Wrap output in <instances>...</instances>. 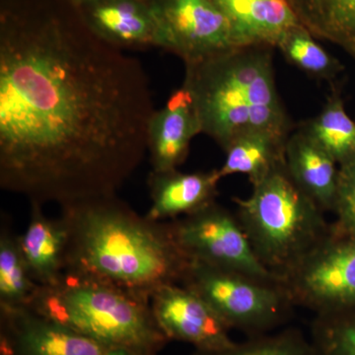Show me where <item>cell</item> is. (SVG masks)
<instances>
[{
	"label": "cell",
	"instance_id": "obj_1",
	"mask_svg": "<svg viewBox=\"0 0 355 355\" xmlns=\"http://www.w3.org/2000/svg\"><path fill=\"white\" fill-rule=\"evenodd\" d=\"M155 107L137 58L70 0H0V187L30 203L116 196L148 151Z\"/></svg>",
	"mask_w": 355,
	"mask_h": 355
},
{
	"label": "cell",
	"instance_id": "obj_2",
	"mask_svg": "<svg viewBox=\"0 0 355 355\" xmlns=\"http://www.w3.org/2000/svg\"><path fill=\"white\" fill-rule=\"evenodd\" d=\"M65 272L151 296L181 284L190 261L177 244L169 221L141 216L118 196L64 205Z\"/></svg>",
	"mask_w": 355,
	"mask_h": 355
},
{
	"label": "cell",
	"instance_id": "obj_3",
	"mask_svg": "<svg viewBox=\"0 0 355 355\" xmlns=\"http://www.w3.org/2000/svg\"><path fill=\"white\" fill-rule=\"evenodd\" d=\"M272 46L249 44L184 62L188 91L200 130L224 151L241 135L288 137L291 121L277 83Z\"/></svg>",
	"mask_w": 355,
	"mask_h": 355
},
{
	"label": "cell",
	"instance_id": "obj_4",
	"mask_svg": "<svg viewBox=\"0 0 355 355\" xmlns=\"http://www.w3.org/2000/svg\"><path fill=\"white\" fill-rule=\"evenodd\" d=\"M27 307L60 326L135 355H159L169 340L150 298L73 273L39 286Z\"/></svg>",
	"mask_w": 355,
	"mask_h": 355
},
{
	"label": "cell",
	"instance_id": "obj_5",
	"mask_svg": "<svg viewBox=\"0 0 355 355\" xmlns=\"http://www.w3.org/2000/svg\"><path fill=\"white\" fill-rule=\"evenodd\" d=\"M233 202L254 254L279 282L330 230L324 210L294 184L286 164Z\"/></svg>",
	"mask_w": 355,
	"mask_h": 355
},
{
	"label": "cell",
	"instance_id": "obj_6",
	"mask_svg": "<svg viewBox=\"0 0 355 355\" xmlns=\"http://www.w3.org/2000/svg\"><path fill=\"white\" fill-rule=\"evenodd\" d=\"M182 286L197 293L229 328L250 336L272 333L294 306L279 282L190 261Z\"/></svg>",
	"mask_w": 355,
	"mask_h": 355
},
{
	"label": "cell",
	"instance_id": "obj_7",
	"mask_svg": "<svg viewBox=\"0 0 355 355\" xmlns=\"http://www.w3.org/2000/svg\"><path fill=\"white\" fill-rule=\"evenodd\" d=\"M280 284L294 307L315 315L355 307V235L338 234L330 227Z\"/></svg>",
	"mask_w": 355,
	"mask_h": 355
},
{
	"label": "cell",
	"instance_id": "obj_8",
	"mask_svg": "<svg viewBox=\"0 0 355 355\" xmlns=\"http://www.w3.org/2000/svg\"><path fill=\"white\" fill-rule=\"evenodd\" d=\"M169 224L189 261L280 282L257 258L236 214L216 202Z\"/></svg>",
	"mask_w": 355,
	"mask_h": 355
},
{
	"label": "cell",
	"instance_id": "obj_9",
	"mask_svg": "<svg viewBox=\"0 0 355 355\" xmlns=\"http://www.w3.org/2000/svg\"><path fill=\"white\" fill-rule=\"evenodd\" d=\"M162 32L163 50L184 62L235 48L227 18L212 0H151Z\"/></svg>",
	"mask_w": 355,
	"mask_h": 355
},
{
	"label": "cell",
	"instance_id": "obj_10",
	"mask_svg": "<svg viewBox=\"0 0 355 355\" xmlns=\"http://www.w3.org/2000/svg\"><path fill=\"white\" fill-rule=\"evenodd\" d=\"M0 355H135L96 342L31 308L0 305Z\"/></svg>",
	"mask_w": 355,
	"mask_h": 355
},
{
	"label": "cell",
	"instance_id": "obj_11",
	"mask_svg": "<svg viewBox=\"0 0 355 355\" xmlns=\"http://www.w3.org/2000/svg\"><path fill=\"white\" fill-rule=\"evenodd\" d=\"M150 302L156 323L169 342L190 343L198 352H217L235 343L231 329L216 311L182 284L161 287Z\"/></svg>",
	"mask_w": 355,
	"mask_h": 355
},
{
	"label": "cell",
	"instance_id": "obj_12",
	"mask_svg": "<svg viewBox=\"0 0 355 355\" xmlns=\"http://www.w3.org/2000/svg\"><path fill=\"white\" fill-rule=\"evenodd\" d=\"M74 4L89 29L106 43L123 51L163 49L151 0H80Z\"/></svg>",
	"mask_w": 355,
	"mask_h": 355
},
{
	"label": "cell",
	"instance_id": "obj_13",
	"mask_svg": "<svg viewBox=\"0 0 355 355\" xmlns=\"http://www.w3.org/2000/svg\"><path fill=\"white\" fill-rule=\"evenodd\" d=\"M202 133L190 94L182 86L149 123L148 153L153 172L175 171L188 155L191 139Z\"/></svg>",
	"mask_w": 355,
	"mask_h": 355
},
{
	"label": "cell",
	"instance_id": "obj_14",
	"mask_svg": "<svg viewBox=\"0 0 355 355\" xmlns=\"http://www.w3.org/2000/svg\"><path fill=\"white\" fill-rule=\"evenodd\" d=\"M221 179L218 170L151 171L148 177L151 205L146 216L153 221L166 222L198 211L216 202Z\"/></svg>",
	"mask_w": 355,
	"mask_h": 355
},
{
	"label": "cell",
	"instance_id": "obj_15",
	"mask_svg": "<svg viewBox=\"0 0 355 355\" xmlns=\"http://www.w3.org/2000/svg\"><path fill=\"white\" fill-rule=\"evenodd\" d=\"M227 18L236 46L277 48L287 32L300 24L287 0H212Z\"/></svg>",
	"mask_w": 355,
	"mask_h": 355
},
{
	"label": "cell",
	"instance_id": "obj_16",
	"mask_svg": "<svg viewBox=\"0 0 355 355\" xmlns=\"http://www.w3.org/2000/svg\"><path fill=\"white\" fill-rule=\"evenodd\" d=\"M286 164L294 184L324 212H333L340 166L301 128L287 139Z\"/></svg>",
	"mask_w": 355,
	"mask_h": 355
},
{
	"label": "cell",
	"instance_id": "obj_17",
	"mask_svg": "<svg viewBox=\"0 0 355 355\" xmlns=\"http://www.w3.org/2000/svg\"><path fill=\"white\" fill-rule=\"evenodd\" d=\"M31 205V214L24 234L19 236L21 248L37 284L41 286L55 284L65 272L67 229L62 217L50 218L44 205Z\"/></svg>",
	"mask_w": 355,
	"mask_h": 355
},
{
	"label": "cell",
	"instance_id": "obj_18",
	"mask_svg": "<svg viewBox=\"0 0 355 355\" xmlns=\"http://www.w3.org/2000/svg\"><path fill=\"white\" fill-rule=\"evenodd\" d=\"M288 137L266 132L247 133L236 139L225 150L220 169L221 178L246 175L250 183H259L275 169L286 164V146Z\"/></svg>",
	"mask_w": 355,
	"mask_h": 355
},
{
	"label": "cell",
	"instance_id": "obj_19",
	"mask_svg": "<svg viewBox=\"0 0 355 355\" xmlns=\"http://www.w3.org/2000/svg\"><path fill=\"white\" fill-rule=\"evenodd\" d=\"M299 23L315 38L355 58V0H287Z\"/></svg>",
	"mask_w": 355,
	"mask_h": 355
},
{
	"label": "cell",
	"instance_id": "obj_20",
	"mask_svg": "<svg viewBox=\"0 0 355 355\" xmlns=\"http://www.w3.org/2000/svg\"><path fill=\"white\" fill-rule=\"evenodd\" d=\"M338 166L355 162V121L347 114L340 92L334 91L321 113L302 125Z\"/></svg>",
	"mask_w": 355,
	"mask_h": 355
},
{
	"label": "cell",
	"instance_id": "obj_21",
	"mask_svg": "<svg viewBox=\"0 0 355 355\" xmlns=\"http://www.w3.org/2000/svg\"><path fill=\"white\" fill-rule=\"evenodd\" d=\"M39 284L26 261L19 236L2 225L0 231V305L29 306Z\"/></svg>",
	"mask_w": 355,
	"mask_h": 355
},
{
	"label": "cell",
	"instance_id": "obj_22",
	"mask_svg": "<svg viewBox=\"0 0 355 355\" xmlns=\"http://www.w3.org/2000/svg\"><path fill=\"white\" fill-rule=\"evenodd\" d=\"M277 48L291 64L314 78L334 80L345 69L301 24L287 32Z\"/></svg>",
	"mask_w": 355,
	"mask_h": 355
},
{
	"label": "cell",
	"instance_id": "obj_23",
	"mask_svg": "<svg viewBox=\"0 0 355 355\" xmlns=\"http://www.w3.org/2000/svg\"><path fill=\"white\" fill-rule=\"evenodd\" d=\"M309 338L315 355H355V307L315 315Z\"/></svg>",
	"mask_w": 355,
	"mask_h": 355
},
{
	"label": "cell",
	"instance_id": "obj_24",
	"mask_svg": "<svg viewBox=\"0 0 355 355\" xmlns=\"http://www.w3.org/2000/svg\"><path fill=\"white\" fill-rule=\"evenodd\" d=\"M193 355H315L309 338L297 329H284L277 333L250 336L228 349L198 352Z\"/></svg>",
	"mask_w": 355,
	"mask_h": 355
},
{
	"label": "cell",
	"instance_id": "obj_25",
	"mask_svg": "<svg viewBox=\"0 0 355 355\" xmlns=\"http://www.w3.org/2000/svg\"><path fill=\"white\" fill-rule=\"evenodd\" d=\"M331 228L338 234L355 235V162L340 166Z\"/></svg>",
	"mask_w": 355,
	"mask_h": 355
},
{
	"label": "cell",
	"instance_id": "obj_26",
	"mask_svg": "<svg viewBox=\"0 0 355 355\" xmlns=\"http://www.w3.org/2000/svg\"><path fill=\"white\" fill-rule=\"evenodd\" d=\"M70 1L74 2V3H76V2L80 1V0H70Z\"/></svg>",
	"mask_w": 355,
	"mask_h": 355
}]
</instances>
